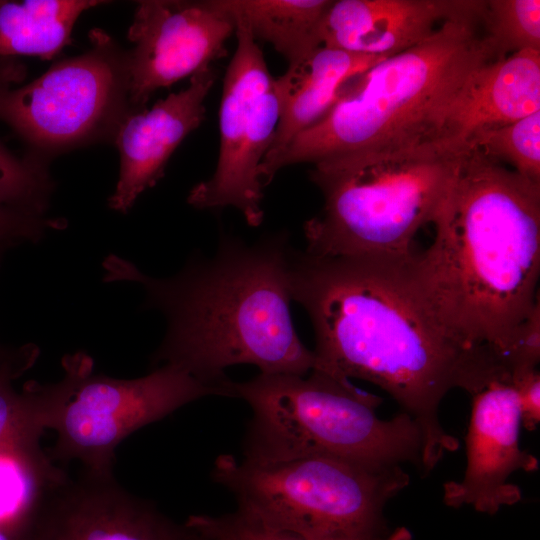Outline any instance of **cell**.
I'll return each instance as SVG.
<instances>
[{"label":"cell","instance_id":"obj_2","mask_svg":"<svg viewBox=\"0 0 540 540\" xmlns=\"http://www.w3.org/2000/svg\"><path fill=\"white\" fill-rule=\"evenodd\" d=\"M433 224L407 265L422 302L460 348L507 357L540 309V184L467 148Z\"/></svg>","mask_w":540,"mask_h":540},{"label":"cell","instance_id":"obj_30","mask_svg":"<svg viewBox=\"0 0 540 540\" xmlns=\"http://www.w3.org/2000/svg\"><path fill=\"white\" fill-rule=\"evenodd\" d=\"M6 248L7 246H0V262H1L2 253L4 252ZM14 350L15 349L5 350V349L0 348V365L11 356Z\"/></svg>","mask_w":540,"mask_h":540},{"label":"cell","instance_id":"obj_28","mask_svg":"<svg viewBox=\"0 0 540 540\" xmlns=\"http://www.w3.org/2000/svg\"><path fill=\"white\" fill-rule=\"evenodd\" d=\"M185 524L191 532V540H221L198 516H191Z\"/></svg>","mask_w":540,"mask_h":540},{"label":"cell","instance_id":"obj_29","mask_svg":"<svg viewBox=\"0 0 540 540\" xmlns=\"http://www.w3.org/2000/svg\"><path fill=\"white\" fill-rule=\"evenodd\" d=\"M0 540H31L28 529L0 526Z\"/></svg>","mask_w":540,"mask_h":540},{"label":"cell","instance_id":"obj_1","mask_svg":"<svg viewBox=\"0 0 540 540\" xmlns=\"http://www.w3.org/2000/svg\"><path fill=\"white\" fill-rule=\"evenodd\" d=\"M409 262L318 257L292 248L290 293L314 329L313 369L368 381L393 397L421 429V471L428 473L459 446L439 421L442 399L453 388L470 395L481 389L492 357L443 334L412 283Z\"/></svg>","mask_w":540,"mask_h":540},{"label":"cell","instance_id":"obj_14","mask_svg":"<svg viewBox=\"0 0 540 540\" xmlns=\"http://www.w3.org/2000/svg\"><path fill=\"white\" fill-rule=\"evenodd\" d=\"M215 79L213 67H205L191 76L187 88L124 118L114 137L120 175L108 200L111 209L126 213L164 176L172 153L205 119L204 101Z\"/></svg>","mask_w":540,"mask_h":540},{"label":"cell","instance_id":"obj_12","mask_svg":"<svg viewBox=\"0 0 540 540\" xmlns=\"http://www.w3.org/2000/svg\"><path fill=\"white\" fill-rule=\"evenodd\" d=\"M465 437L467 466L460 481L443 486V501L459 508L495 514L521 499L520 488L509 482L518 470L533 472L538 459L520 448L521 416L512 379L494 380L472 394Z\"/></svg>","mask_w":540,"mask_h":540},{"label":"cell","instance_id":"obj_17","mask_svg":"<svg viewBox=\"0 0 540 540\" xmlns=\"http://www.w3.org/2000/svg\"><path fill=\"white\" fill-rule=\"evenodd\" d=\"M385 58L321 46L275 78L280 118L268 152L284 147L322 119L354 79Z\"/></svg>","mask_w":540,"mask_h":540},{"label":"cell","instance_id":"obj_25","mask_svg":"<svg viewBox=\"0 0 540 540\" xmlns=\"http://www.w3.org/2000/svg\"><path fill=\"white\" fill-rule=\"evenodd\" d=\"M64 224L61 219L44 218L0 206V246L37 242L47 229H61Z\"/></svg>","mask_w":540,"mask_h":540},{"label":"cell","instance_id":"obj_9","mask_svg":"<svg viewBox=\"0 0 540 540\" xmlns=\"http://www.w3.org/2000/svg\"><path fill=\"white\" fill-rule=\"evenodd\" d=\"M57 402L50 428L57 433L53 461L78 460L84 471L112 475L117 446L138 429L206 396H225L184 370L163 364L137 379H116L93 372L84 353L62 360Z\"/></svg>","mask_w":540,"mask_h":540},{"label":"cell","instance_id":"obj_19","mask_svg":"<svg viewBox=\"0 0 540 540\" xmlns=\"http://www.w3.org/2000/svg\"><path fill=\"white\" fill-rule=\"evenodd\" d=\"M98 0L0 1V57L54 58L70 43L72 29Z\"/></svg>","mask_w":540,"mask_h":540},{"label":"cell","instance_id":"obj_5","mask_svg":"<svg viewBox=\"0 0 540 540\" xmlns=\"http://www.w3.org/2000/svg\"><path fill=\"white\" fill-rule=\"evenodd\" d=\"M466 146L429 141L360 151L314 163L320 212L305 222V252L318 257L407 263L419 229L433 223Z\"/></svg>","mask_w":540,"mask_h":540},{"label":"cell","instance_id":"obj_10","mask_svg":"<svg viewBox=\"0 0 540 540\" xmlns=\"http://www.w3.org/2000/svg\"><path fill=\"white\" fill-rule=\"evenodd\" d=\"M233 22L237 47L223 82L217 166L212 177L190 190L187 201L198 209L233 206L258 226L263 221L258 168L273 141L280 102L255 38L243 21Z\"/></svg>","mask_w":540,"mask_h":540},{"label":"cell","instance_id":"obj_7","mask_svg":"<svg viewBox=\"0 0 540 540\" xmlns=\"http://www.w3.org/2000/svg\"><path fill=\"white\" fill-rule=\"evenodd\" d=\"M213 479L228 489L237 512L264 527L306 540H410L392 529L386 503L409 484L401 466H369L332 455L276 462L219 456Z\"/></svg>","mask_w":540,"mask_h":540},{"label":"cell","instance_id":"obj_4","mask_svg":"<svg viewBox=\"0 0 540 540\" xmlns=\"http://www.w3.org/2000/svg\"><path fill=\"white\" fill-rule=\"evenodd\" d=\"M483 3L472 0L431 36L354 79L322 119L265 155L258 168L262 185L292 164L444 141L454 99L475 71L498 60L479 30Z\"/></svg>","mask_w":540,"mask_h":540},{"label":"cell","instance_id":"obj_24","mask_svg":"<svg viewBox=\"0 0 540 540\" xmlns=\"http://www.w3.org/2000/svg\"><path fill=\"white\" fill-rule=\"evenodd\" d=\"M52 181L43 159L18 158L0 142V206L43 216Z\"/></svg>","mask_w":540,"mask_h":540},{"label":"cell","instance_id":"obj_21","mask_svg":"<svg viewBox=\"0 0 540 540\" xmlns=\"http://www.w3.org/2000/svg\"><path fill=\"white\" fill-rule=\"evenodd\" d=\"M37 355L36 346L24 345L0 365V448L37 443L49 429L55 405L53 384L28 382L21 392L13 387Z\"/></svg>","mask_w":540,"mask_h":540},{"label":"cell","instance_id":"obj_27","mask_svg":"<svg viewBox=\"0 0 540 540\" xmlns=\"http://www.w3.org/2000/svg\"><path fill=\"white\" fill-rule=\"evenodd\" d=\"M512 384L516 390L521 424L534 431L540 422V374L536 368H522L512 373Z\"/></svg>","mask_w":540,"mask_h":540},{"label":"cell","instance_id":"obj_23","mask_svg":"<svg viewBox=\"0 0 540 540\" xmlns=\"http://www.w3.org/2000/svg\"><path fill=\"white\" fill-rule=\"evenodd\" d=\"M481 26L498 59L508 52L540 51L539 0H486Z\"/></svg>","mask_w":540,"mask_h":540},{"label":"cell","instance_id":"obj_13","mask_svg":"<svg viewBox=\"0 0 540 540\" xmlns=\"http://www.w3.org/2000/svg\"><path fill=\"white\" fill-rule=\"evenodd\" d=\"M29 534L31 540H191L186 524L129 493L113 475L87 471L49 496Z\"/></svg>","mask_w":540,"mask_h":540},{"label":"cell","instance_id":"obj_6","mask_svg":"<svg viewBox=\"0 0 540 540\" xmlns=\"http://www.w3.org/2000/svg\"><path fill=\"white\" fill-rule=\"evenodd\" d=\"M233 397L252 410L243 441V459L276 462L332 455L369 466L421 469L423 438L413 418L402 412L382 420V398L348 379L312 369L306 375L264 374L231 380Z\"/></svg>","mask_w":540,"mask_h":540},{"label":"cell","instance_id":"obj_15","mask_svg":"<svg viewBox=\"0 0 540 540\" xmlns=\"http://www.w3.org/2000/svg\"><path fill=\"white\" fill-rule=\"evenodd\" d=\"M472 0L331 1L319 29L322 46L390 57L431 36Z\"/></svg>","mask_w":540,"mask_h":540},{"label":"cell","instance_id":"obj_11","mask_svg":"<svg viewBox=\"0 0 540 540\" xmlns=\"http://www.w3.org/2000/svg\"><path fill=\"white\" fill-rule=\"evenodd\" d=\"M126 52L129 101L146 108L159 88L192 76L227 54L225 43L234 22L209 1L143 0L137 2Z\"/></svg>","mask_w":540,"mask_h":540},{"label":"cell","instance_id":"obj_22","mask_svg":"<svg viewBox=\"0 0 540 540\" xmlns=\"http://www.w3.org/2000/svg\"><path fill=\"white\" fill-rule=\"evenodd\" d=\"M465 145L497 161L509 162L515 172L540 184V111L511 123L478 130Z\"/></svg>","mask_w":540,"mask_h":540},{"label":"cell","instance_id":"obj_18","mask_svg":"<svg viewBox=\"0 0 540 540\" xmlns=\"http://www.w3.org/2000/svg\"><path fill=\"white\" fill-rule=\"evenodd\" d=\"M232 21H243L253 37L273 45L288 68L303 63L322 46L319 29L328 0H211Z\"/></svg>","mask_w":540,"mask_h":540},{"label":"cell","instance_id":"obj_3","mask_svg":"<svg viewBox=\"0 0 540 540\" xmlns=\"http://www.w3.org/2000/svg\"><path fill=\"white\" fill-rule=\"evenodd\" d=\"M291 250L286 232L253 244L225 235L212 257L192 260L174 277L147 276L110 255L104 280L142 284L148 306L165 315L167 332L155 363L178 367L232 397L228 367L306 375L315 366L290 314Z\"/></svg>","mask_w":540,"mask_h":540},{"label":"cell","instance_id":"obj_20","mask_svg":"<svg viewBox=\"0 0 540 540\" xmlns=\"http://www.w3.org/2000/svg\"><path fill=\"white\" fill-rule=\"evenodd\" d=\"M68 478L39 442L0 448V526L30 528L49 496Z\"/></svg>","mask_w":540,"mask_h":540},{"label":"cell","instance_id":"obj_8","mask_svg":"<svg viewBox=\"0 0 540 540\" xmlns=\"http://www.w3.org/2000/svg\"><path fill=\"white\" fill-rule=\"evenodd\" d=\"M85 53L55 63L32 82L13 87L25 67L0 59V120L31 148V155L60 152L114 139L131 112L127 54L105 31L93 29ZM138 111V110H137Z\"/></svg>","mask_w":540,"mask_h":540},{"label":"cell","instance_id":"obj_16","mask_svg":"<svg viewBox=\"0 0 540 540\" xmlns=\"http://www.w3.org/2000/svg\"><path fill=\"white\" fill-rule=\"evenodd\" d=\"M540 111V51L520 50L480 67L451 104L442 139L458 145L476 131Z\"/></svg>","mask_w":540,"mask_h":540},{"label":"cell","instance_id":"obj_26","mask_svg":"<svg viewBox=\"0 0 540 540\" xmlns=\"http://www.w3.org/2000/svg\"><path fill=\"white\" fill-rule=\"evenodd\" d=\"M204 516L207 524L222 540H306L288 532L264 527L237 511L221 517Z\"/></svg>","mask_w":540,"mask_h":540}]
</instances>
